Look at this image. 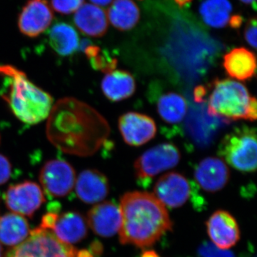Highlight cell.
Wrapping results in <instances>:
<instances>
[{
    "mask_svg": "<svg viewBox=\"0 0 257 257\" xmlns=\"http://www.w3.org/2000/svg\"><path fill=\"white\" fill-rule=\"evenodd\" d=\"M46 133L51 144L64 153L88 157L102 147L110 128L92 106L66 97L53 104L47 117Z\"/></svg>",
    "mask_w": 257,
    "mask_h": 257,
    "instance_id": "6da1fadb",
    "label": "cell"
},
{
    "mask_svg": "<svg viewBox=\"0 0 257 257\" xmlns=\"http://www.w3.org/2000/svg\"><path fill=\"white\" fill-rule=\"evenodd\" d=\"M119 208V241L122 244L150 247L167 231H172V220L165 205L153 194L126 193L121 198Z\"/></svg>",
    "mask_w": 257,
    "mask_h": 257,
    "instance_id": "7a4b0ae2",
    "label": "cell"
},
{
    "mask_svg": "<svg viewBox=\"0 0 257 257\" xmlns=\"http://www.w3.org/2000/svg\"><path fill=\"white\" fill-rule=\"evenodd\" d=\"M0 96L22 122L36 124L47 119L54 104L49 93L37 87L27 74L10 64H0Z\"/></svg>",
    "mask_w": 257,
    "mask_h": 257,
    "instance_id": "3957f363",
    "label": "cell"
},
{
    "mask_svg": "<svg viewBox=\"0 0 257 257\" xmlns=\"http://www.w3.org/2000/svg\"><path fill=\"white\" fill-rule=\"evenodd\" d=\"M208 113L231 121L256 119V99L243 84L229 79H215L209 85Z\"/></svg>",
    "mask_w": 257,
    "mask_h": 257,
    "instance_id": "277c9868",
    "label": "cell"
},
{
    "mask_svg": "<svg viewBox=\"0 0 257 257\" xmlns=\"http://www.w3.org/2000/svg\"><path fill=\"white\" fill-rule=\"evenodd\" d=\"M218 154L235 170L241 172H255L257 161L256 130L247 126L234 128L221 142Z\"/></svg>",
    "mask_w": 257,
    "mask_h": 257,
    "instance_id": "5b68a950",
    "label": "cell"
},
{
    "mask_svg": "<svg viewBox=\"0 0 257 257\" xmlns=\"http://www.w3.org/2000/svg\"><path fill=\"white\" fill-rule=\"evenodd\" d=\"M77 251L50 230L37 227L31 231L28 239L8 250L4 257H76Z\"/></svg>",
    "mask_w": 257,
    "mask_h": 257,
    "instance_id": "8992f818",
    "label": "cell"
},
{
    "mask_svg": "<svg viewBox=\"0 0 257 257\" xmlns=\"http://www.w3.org/2000/svg\"><path fill=\"white\" fill-rule=\"evenodd\" d=\"M180 159V152L173 144L157 145L143 153L135 162V177L142 186L147 187L159 174L178 165Z\"/></svg>",
    "mask_w": 257,
    "mask_h": 257,
    "instance_id": "52a82bcc",
    "label": "cell"
},
{
    "mask_svg": "<svg viewBox=\"0 0 257 257\" xmlns=\"http://www.w3.org/2000/svg\"><path fill=\"white\" fill-rule=\"evenodd\" d=\"M76 179L73 167L58 159L47 162L40 173L42 188L52 197H63L69 194L75 185Z\"/></svg>",
    "mask_w": 257,
    "mask_h": 257,
    "instance_id": "ba28073f",
    "label": "cell"
},
{
    "mask_svg": "<svg viewBox=\"0 0 257 257\" xmlns=\"http://www.w3.org/2000/svg\"><path fill=\"white\" fill-rule=\"evenodd\" d=\"M45 200L40 186L31 181L10 185L4 194V201L8 209L30 218Z\"/></svg>",
    "mask_w": 257,
    "mask_h": 257,
    "instance_id": "9c48e42d",
    "label": "cell"
},
{
    "mask_svg": "<svg viewBox=\"0 0 257 257\" xmlns=\"http://www.w3.org/2000/svg\"><path fill=\"white\" fill-rule=\"evenodd\" d=\"M118 125L123 140L130 146L145 145L155 138L157 133V126L153 119L134 111L121 115Z\"/></svg>",
    "mask_w": 257,
    "mask_h": 257,
    "instance_id": "30bf717a",
    "label": "cell"
},
{
    "mask_svg": "<svg viewBox=\"0 0 257 257\" xmlns=\"http://www.w3.org/2000/svg\"><path fill=\"white\" fill-rule=\"evenodd\" d=\"M154 192L155 197L164 205L177 208L188 200L191 194L190 184L182 174L169 172L157 180Z\"/></svg>",
    "mask_w": 257,
    "mask_h": 257,
    "instance_id": "8fae6325",
    "label": "cell"
},
{
    "mask_svg": "<svg viewBox=\"0 0 257 257\" xmlns=\"http://www.w3.org/2000/svg\"><path fill=\"white\" fill-rule=\"evenodd\" d=\"M53 13L43 0H30L24 7L18 20V27L23 35L36 37L50 26Z\"/></svg>",
    "mask_w": 257,
    "mask_h": 257,
    "instance_id": "7c38bea8",
    "label": "cell"
},
{
    "mask_svg": "<svg viewBox=\"0 0 257 257\" xmlns=\"http://www.w3.org/2000/svg\"><path fill=\"white\" fill-rule=\"evenodd\" d=\"M207 228L211 241L221 249L232 247L240 239L237 221L228 211H215L208 219Z\"/></svg>",
    "mask_w": 257,
    "mask_h": 257,
    "instance_id": "4fadbf2b",
    "label": "cell"
},
{
    "mask_svg": "<svg viewBox=\"0 0 257 257\" xmlns=\"http://www.w3.org/2000/svg\"><path fill=\"white\" fill-rule=\"evenodd\" d=\"M87 221L88 226L96 234L111 237L121 228V210L114 202L100 203L88 211Z\"/></svg>",
    "mask_w": 257,
    "mask_h": 257,
    "instance_id": "5bb4252c",
    "label": "cell"
},
{
    "mask_svg": "<svg viewBox=\"0 0 257 257\" xmlns=\"http://www.w3.org/2000/svg\"><path fill=\"white\" fill-rule=\"evenodd\" d=\"M194 178L206 192H216L227 184L230 172L227 165L221 159L207 157L196 167Z\"/></svg>",
    "mask_w": 257,
    "mask_h": 257,
    "instance_id": "9a60e30c",
    "label": "cell"
},
{
    "mask_svg": "<svg viewBox=\"0 0 257 257\" xmlns=\"http://www.w3.org/2000/svg\"><path fill=\"white\" fill-rule=\"evenodd\" d=\"M75 192L82 202L92 204L105 199L109 193L107 177L96 170H86L79 174L75 182Z\"/></svg>",
    "mask_w": 257,
    "mask_h": 257,
    "instance_id": "2e32d148",
    "label": "cell"
},
{
    "mask_svg": "<svg viewBox=\"0 0 257 257\" xmlns=\"http://www.w3.org/2000/svg\"><path fill=\"white\" fill-rule=\"evenodd\" d=\"M223 67L232 78L248 80L256 74V56L244 47L233 49L224 55Z\"/></svg>",
    "mask_w": 257,
    "mask_h": 257,
    "instance_id": "e0dca14e",
    "label": "cell"
},
{
    "mask_svg": "<svg viewBox=\"0 0 257 257\" xmlns=\"http://www.w3.org/2000/svg\"><path fill=\"white\" fill-rule=\"evenodd\" d=\"M74 22L77 28L88 36L102 37L107 31V15L95 5L83 4L76 12Z\"/></svg>",
    "mask_w": 257,
    "mask_h": 257,
    "instance_id": "ac0fdd59",
    "label": "cell"
},
{
    "mask_svg": "<svg viewBox=\"0 0 257 257\" xmlns=\"http://www.w3.org/2000/svg\"><path fill=\"white\" fill-rule=\"evenodd\" d=\"M53 231L62 242L71 245L78 243L87 236V219L78 211H67L59 216Z\"/></svg>",
    "mask_w": 257,
    "mask_h": 257,
    "instance_id": "d6986e66",
    "label": "cell"
},
{
    "mask_svg": "<svg viewBox=\"0 0 257 257\" xmlns=\"http://www.w3.org/2000/svg\"><path fill=\"white\" fill-rule=\"evenodd\" d=\"M103 94L111 101L128 99L136 90V82L127 71L113 70L106 73L101 84Z\"/></svg>",
    "mask_w": 257,
    "mask_h": 257,
    "instance_id": "ffe728a7",
    "label": "cell"
},
{
    "mask_svg": "<svg viewBox=\"0 0 257 257\" xmlns=\"http://www.w3.org/2000/svg\"><path fill=\"white\" fill-rule=\"evenodd\" d=\"M106 15L108 21L121 31L135 28L140 18V9L133 0H114Z\"/></svg>",
    "mask_w": 257,
    "mask_h": 257,
    "instance_id": "44dd1931",
    "label": "cell"
},
{
    "mask_svg": "<svg viewBox=\"0 0 257 257\" xmlns=\"http://www.w3.org/2000/svg\"><path fill=\"white\" fill-rule=\"evenodd\" d=\"M30 233L26 218L16 213H8L0 218V242L14 246L23 242Z\"/></svg>",
    "mask_w": 257,
    "mask_h": 257,
    "instance_id": "7402d4cb",
    "label": "cell"
},
{
    "mask_svg": "<svg viewBox=\"0 0 257 257\" xmlns=\"http://www.w3.org/2000/svg\"><path fill=\"white\" fill-rule=\"evenodd\" d=\"M49 42L59 55L67 57L73 55L79 48V35L68 24L57 23L49 32Z\"/></svg>",
    "mask_w": 257,
    "mask_h": 257,
    "instance_id": "603a6c76",
    "label": "cell"
},
{
    "mask_svg": "<svg viewBox=\"0 0 257 257\" xmlns=\"http://www.w3.org/2000/svg\"><path fill=\"white\" fill-rule=\"evenodd\" d=\"M157 111L161 119L170 124L180 123L187 111L185 99L175 92H167L159 98L157 104Z\"/></svg>",
    "mask_w": 257,
    "mask_h": 257,
    "instance_id": "cb8c5ba5",
    "label": "cell"
},
{
    "mask_svg": "<svg viewBox=\"0 0 257 257\" xmlns=\"http://www.w3.org/2000/svg\"><path fill=\"white\" fill-rule=\"evenodd\" d=\"M232 7L229 0H204L200 6L201 17L213 28H223L229 24Z\"/></svg>",
    "mask_w": 257,
    "mask_h": 257,
    "instance_id": "d4e9b609",
    "label": "cell"
},
{
    "mask_svg": "<svg viewBox=\"0 0 257 257\" xmlns=\"http://www.w3.org/2000/svg\"><path fill=\"white\" fill-rule=\"evenodd\" d=\"M101 52L100 49L96 46H89L85 49L86 55L90 60L92 67L108 73L114 70L117 61L109 57L107 54L101 53Z\"/></svg>",
    "mask_w": 257,
    "mask_h": 257,
    "instance_id": "484cf974",
    "label": "cell"
},
{
    "mask_svg": "<svg viewBox=\"0 0 257 257\" xmlns=\"http://www.w3.org/2000/svg\"><path fill=\"white\" fill-rule=\"evenodd\" d=\"M84 0H52V8L61 14L69 15L76 13L84 4Z\"/></svg>",
    "mask_w": 257,
    "mask_h": 257,
    "instance_id": "4316f807",
    "label": "cell"
},
{
    "mask_svg": "<svg viewBox=\"0 0 257 257\" xmlns=\"http://www.w3.org/2000/svg\"><path fill=\"white\" fill-rule=\"evenodd\" d=\"M199 257H235L234 253L221 249L214 243H205L199 249Z\"/></svg>",
    "mask_w": 257,
    "mask_h": 257,
    "instance_id": "83f0119b",
    "label": "cell"
},
{
    "mask_svg": "<svg viewBox=\"0 0 257 257\" xmlns=\"http://www.w3.org/2000/svg\"><path fill=\"white\" fill-rule=\"evenodd\" d=\"M244 37L250 46L256 49V18L251 19L248 22L244 31Z\"/></svg>",
    "mask_w": 257,
    "mask_h": 257,
    "instance_id": "f1b7e54d",
    "label": "cell"
},
{
    "mask_svg": "<svg viewBox=\"0 0 257 257\" xmlns=\"http://www.w3.org/2000/svg\"><path fill=\"white\" fill-rule=\"evenodd\" d=\"M12 167L10 160L4 155H0V185L9 180L12 175Z\"/></svg>",
    "mask_w": 257,
    "mask_h": 257,
    "instance_id": "f546056e",
    "label": "cell"
},
{
    "mask_svg": "<svg viewBox=\"0 0 257 257\" xmlns=\"http://www.w3.org/2000/svg\"><path fill=\"white\" fill-rule=\"evenodd\" d=\"M58 217L57 212L52 210L48 211L42 216L40 227L47 230L53 229Z\"/></svg>",
    "mask_w": 257,
    "mask_h": 257,
    "instance_id": "4dcf8cb0",
    "label": "cell"
},
{
    "mask_svg": "<svg viewBox=\"0 0 257 257\" xmlns=\"http://www.w3.org/2000/svg\"><path fill=\"white\" fill-rule=\"evenodd\" d=\"M207 94V88L204 86H199L194 89V101L197 103H203L205 101Z\"/></svg>",
    "mask_w": 257,
    "mask_h": 257,
    "instance_id": "1f68e13d",
    "label": "cell"
},
{
    "mask_svg": "<svg viewBox=\"0 0 257 257\" xmlns=\"http://www.w3.org/2000/svg\"><path fill=\"white\" fill-rule=\"evenodd\" d=\"M89 250L94 257H100L104 251V247L100 241L94 240L90 243Z\"/></svg>",
    "mask_w": 257,
    "mask_h": 257,
    "instance_id": "d6a6232c",
    "label": "cell"
},
{
    "mask_svg": "<svg viewBox=\"0 0 257 257\" xmlns=\"http://www.w3.org/2000/svg\"><path fill=\"white\" fill-rule=\"evenodd\" d=\"M242 18L239 15H234L232 18H230L229 24L231 28L234 29L239 28L242 23Z\"/></svg>",
    "mask_w": 257,
    "mask_h": 257,
    "instance_id": "836d02e7",
    "label": "cell"
},
{
    "mask_svg": "<svg viewBox=\"0 0 257 257\" xmlns=\"http://www.w3.org/2000/svg\"><path fill=\"white\" fill-rule=\"evenodd\" d=\"M93 5L99 7H106L110 5L114 0H90Z\"/></svg>",
    "mask_w": 257,
    "mask_h": 257,
    "instance_id": "e575fe53",
    "label": "cell"
},
{
    "mask_svg": "<svg viewBox=\"0 0 257 257\" xmlns=\"http://www.w3.org/2000/svg\"><path fill=\"white\" fill-rule=\"evenodd\" d=\"M76 257H94V255L91 253L89 249H81L80 251H77Z\"/></svg>",
    "mask_w": 257,
    "mask_h": 257,
    "instance_id": "d590c367",
    "label": "cell"
},
{
    "mask_svg": "<svg viewBox=\"0 0 257 257\" xmlns=\"http://www.w3.org/2000/svg\"><path fill=\"white\" fill-rule=\"evenodd\" d=\"M141 257H160V255L153 250H147L141 254Z\"/></svg>",
    "mask_w": 257,
    "mask_h": 257,
    "instance_id": "8d00e7d4",
    "label": "cell"
},
{
    "mask_svg": "<svg viewBox=\"0 0 257 257\" xmlns=\"http://www.w3.org/2000/svg\"><path fill=\"white\" fill-rule=\"evenodd\" d=\"M174 2L178 5L180 8L182 7L187 6L189 3H192V0H173Z\"/></svg>",
    "mask_w": 257,
    "mask_h": 257,
    "instance_id": "74e56055",
    "label": "cell"
},
{
    "mask_svg": "<svg viewBox=\"0 0 257 257\" xmlns=\"http://www.w3.org/2000/svg\"><path fill=\"white\" fill-rule=\"evenodd\" d=\"M240 1L246 5H256V0H240Z\"/></svg>",
    "mask_w": 257,
    "mask_h": 257,
    "instance_id": "f35d334b",
    "label": "cell"
},
{
    "mask_svg": "<svg viewBox=\"0 0 257 257\" xmlns=\"http://www.w3.org/2000/svg\"><path fill=\"white\" fill-rule=\"evenodd\" d=\"M0 257H3V247H2L1 244H0Z\"/></svg>",
    "mask_w": 257,
    "mask_h": 257,
    "instance_id": "ab89813d",
    "label": "cell"
}]
</instances>
